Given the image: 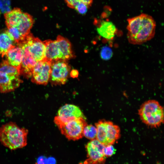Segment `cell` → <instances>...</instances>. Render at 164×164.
I'll list each match as a JSON object with an SVG mask.
<instances>
[{
  "label": "cell",
  "instance_id": "cell-1",
  "mask_svg": "<svg viewBox=\"0 0 164 164\" xmlns=\"http://www.w3.org/2000/svg\"><path fill=\"white\" fill-rule=\"evenodd\" d=\"M127 37L128 42L133 45H141L155 36L156 22L152 16L141 14L127 19Z\"/></svg>",
  "mask_w": 164,
  "mask_h": 164
},
{
  "label": "cell",
  "instance_id": "cell-2",
  "mask_svg": "<svg viewBox=\"0 0 164 164\" xmlns=\"http://www.w3.org/2000/svg\"><path fill=\"white\" fill-rule=\"evenodd\" d=\"M28 133L27 129L20 128L15 123L10 121L0 128V142L12 150L22 148L27 145Z\"/></svg>",
  "mask_w": 164,
  "mask_h": 164
},
{
  "label": "cell",
  "instance_id": "cell-3",
  "mask_svg": "<svg viewBox=\"0 0 164 164\" xmlns=\"http://www.w3.org/2000/svg\"><path fill=\"white\" fill-rule=\"evenodd\" d=\"M43 42L46 47V59L50 61H67L74 57L70 43L66 38L59 35L55 40Z\"/></svg>",
  "mask_w": 164,
  "mask_h": 164
},
{
  "label": "cell",
  "instance_id": "cell-4",
  "mask_svg": "<svg viewBox=\"0 0 164 164\" xmlns=\"http://www.w3.org/2000/svg\"><path fill=\"white\" fill-rule=\"evenodd\" d=\"M142 122L151 128L159 127L164 122V110L159 102L149 100L144 102L138 110Z\"/></svg>",
  "mask_w": 164,
  "mask_h": 164
},
{
  "label": "cell",
  "instance_id": "cell-5",
  "mask_svg": "<svg viewBox=\"0 0 164 164\" xmlns=\"http://www.w3.org/2000/svg\"><path fill=\"white\" fill-rule=\"evenodd\" d=\"M4 17L7 28H16L25 38L30 33L34 20L28 13L22 12L19 8H15L5 13Z\"/></svg>",
  "mask_w": 164,
  "mask_h": 164
},
{
  "label": "cell",
  "instance_id": "cell-6",
  "mask_svg": "<svg viewBox=\"0 0 164 164\" xmlns=\"http://www.w3.org/2000/svg\"><path fill=\"white\" fill-rule=\"evenodd\" d=\"M20 75L19 68L3 60L0 63V93L9 92L18 88L22 82Z\"/></svg>",
  "mask_w": 164,
  "mask_h": 164
},
{
  "label": "cell",
  "instance_id": "cell-7",
  "mask_svg": "<svg viewBox=\"0 0 164 164\" xmlns=\"http://www.w3.org/2000/svg\"><path fill=\"white\" fill-rule=\"evenodd\" d=\"M96 139L104 145H113L120 137L119 127L110 121L103 119L95 124Z\"/></svg>",
  "mask_w": 164,
  "mask_h": 164
},
{
  "label": "cell",
  "instance_id": "cell-8",
  "mask_svg": "<svg viewBox=\"0 0 164 164\" xmlns=\"http://www.w3.org/2000/svg\"><path fill=\"white\" fill-rule=\"evenodd\" d=\"M85 119L79 118L65 121L55 120L54 121L62 134L69 140H76L84 136V129L87 124Z\"/></svg>",
  "mask_w": 164,
  "mask_h": 164
},
{
  "label": "cell",
  "instance_id": "cell-9",
  "mask_svg": "<svg viewBox=\"0 0 164 164\" xmlns=\"http://www.w3.org/2000/svg\"><path fill=\"white\" fill-rule=\"evenodd\" d=\"M70 70V67L67 60H59L51 61L50 78L52 83L57 85L65 84Z\"/></svg>",
  "mask_w": 164,
  "mask_h": 164
},
{
  "label": "cell",
  "instance_id": "cell-10",
  "mask_svg": "<svg viewBox=\"0 0 164 164\" xmlns=\"http://www.w3.org/2000/svg\"><path fill=\"white\" fill-rule=\"evenodd\" d=\"M105 146L96 138L88 143L86 146L87 159L84 163H104L106 158L104 154Z\"/></svg>",
  "mask_w": 164,
  "mask_h": 164
},
{
  "label": "cell",
  "instance_id": "cell-11",
  "mask_svg": "<svg viewBox=\"0 0 164 164\" xmlns=\"http://www.w3.org/2000/svg\"><path fill=\"white\" fill-rule=\"evenodd\" d=\"M51 63V61L46 59L37 62L32 73V82L38 84H47L50 77Z\"/></svg>",
  "mask_w": 164,
  "mask_h": 164
},
{
  "label": "cell",
  "instance_id": "cell-12",
  "mask_svg": "<svg viewBox=\"0 0 164 164\" xmlns=\"http://www.w3.org/2000/svg\"><path fill=\"white\" fill-rule=\"evenodd\" d=\"M21 43L26 45L29 53L36 62L46 59L45 45L43 41L38 38L35 37L30 33Z\"/></svg>",
  "mask_w": 164,
  "mask_h": 164
},
{
  "label": "cell",
  "instance_id": "cell-13",
  "mask_svg": "<svg viewBox=\"0 0 164 164\" xmlns=\"http://www.w3.org/2000/svg\"><path fill=\"white\" fill-rule=\"evenodd\" d=\"M19 44L22 46L23 51L19 69L20 74L28 78L31 77L32 70L37 62L29 53L26 45L23 43Z\"/></svg>",
  "mask_w": 164,
  "mask_h": 164
},
{
  "label": "cell",
  "instance_id": "cell-14",
  "mask_svg": "<svg viewBox=\"0 0 164 164\" xmlns=\"http://www.w3.org/2000/svg\"><path fill=\"white\" fill-rule=\"evenodd\" d=\"M56 117L58 119L62 121L79 118L86 119L78 107L73 104H67L60 108Z\"/></svg>",
  "mask_w": 164,
  "mask_h": 164
},
{
  "label": "cell",
  "instance_id": "cell-15",
  "mask_svg": "<svg viewBox=\"0 0 164 164\" xmlns=\"http://www.w3.org/2000/svg\"><path fill=\"white\" fill-rule=\"evenodd\" d=\"M23 51L21 45L16 44L6 53V60L11 65L19 69L22 61Z\"/></svg>",
  "mask_w": 164,
  "mask_h": 164
},
{
  "label": "cell",
  "instance_id": "cell-16",
  "mask_svg": "<svg viewBox=\"0 0 164 164\" xmlns=\"http://www.w3.org/2000/svg\"><path fill=\"white\" fill-rule=\"evenodd\" d=\"M97 31L102 37L107 40L112 39L117 32L115 25L111 21H103L97 26Z\"/></svg>",
  "mask_w": 164,
  "mask_h": 164
},
{
  "label": "cell",
  "instance_id": "cell-17",
  "mask_svg": "<svg viewBox=\"0 0 164 164\" xmlns=\"http://www.w3.org/2000/svg\"><path fill=\"white\" fill-rule=\"evenodd\" d=\"M16 45L7 30L0 33V55L2 57L7 52Z\"/></svg>",
  "mask_w": 164,
  "mask_h": 164
},
{
  "label": "cell",
  "instance_id": "cell-18",
  "mask_svg": "<svg viewBox=\"0 0 164 164\" xmlns=\"http://www.w3.org/2000/svg\"><path fill=\"white\" fill-rule=\"evenodd\" d=\"M83 135L88 139L92 140L96 138L97 129L96 127L92 125H87L84 127Z\"/></svg>",
  "mask_w": 164,
  "mask_h": 164
},
{
  "label": "cell",
  "instance_id": "cell-19",
  "mask_svg": "<svg viewBox=\"0 0 164 164\" xmlns=\"http://www.w3.org/2000/svg\"><path fill=\"white\" fill-rule=\"evenodd\" d=\"M67 6L69 8L74 9L78 5L80 4H84L89 7L92 4L93 0H65Z\"/></svg>",
  "mask_w": 164,
  "mask_h": 164
},
{
  "label": "cell",
  "instance_id": "cell-20",
  "mask_svg": "<svg viewBox=\"0 0 164 164\" xmlns=\"http://www.w3.org/2000/svg\"><path fill=\"white\" fill-rule=\"evenodd\" d=\"M113 53L110 48L105 46L101 49V58L103 60H109L112 56Z\"/></svg>",
  "mask_w": 164,
  "mask_h": 164
},
{
  "label": "cell",
  "instance_id": "cell-21",
  "mask_svg": "<svg viewBox=\"0 0 164 164\" xmlns=\"http://www.w3.org/2000/svg\"><path fill=\"white\" fill-rule=\"evenodd\" d=\"M116 150L113 145H109L105 146L104 154L106 158L111 157L115 154Z\"/></svg>",
  "mask_w": 164,
  "mask_h": 164
},
{
  "label": "cell",
  "instance_id": "cell-22",
  "mask_svg": "<svg viewBox=\"0 0 164 164\" xmlns=\"http://www.w3.org/2000/svg\"><path fill=\"white\" fill-rule=\"evenodd\" d=\"M89 7L84 4H80L77 5L74 8L79 13L84 14L87 12Z\"/></svg>",
  "mask_w": 164,
  "mask_h": 164
},
{
  "label": "cell",
  "instance_id": "cell-23",
  "mask_svg": "<svg viewBox=\"0 0 164 164\" xmlns=\"http://www.w3.org/2000/svg\"><path fill=\"white\" fill-rule=\"evenodd\" d=\"M70 75L72 77H75L78 75V72L76 70H73L70 73Z\"/></svg>",
  "mask_w": 164,
  "mask_h": 164
}]
</instances>
